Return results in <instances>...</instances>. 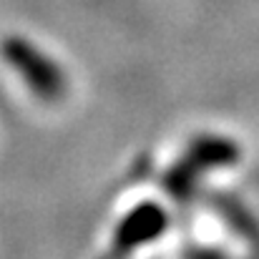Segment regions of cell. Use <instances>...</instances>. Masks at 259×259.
Returning a JSON list of instances; mask_svg holds the SVG:
<instances>
[{
    "label": "cell",
    "instance_id": "7a4b0ae2",
    "mask_svg": "<svg viewBox=\"0 0 259 259\" xmlns=\"http://www.w3.org/2000/svg\"><path fill=\"white\" fill-rule=\"evenodd\" d=\"M234 161H239V146L232 139L211 136V134L196 136L189 144V149L184 154V161L169 171L166 186L171 189L174 194H184L199 179V174L209 171V169L229 166Z\"/></svg>",
    "mask_w": 259,
    "mask_h": 259
},
{
    "label": "cell",
    "instance_id": "3957f363",
    "mask_svg": "<svg viewBox=\"0 0 259 259\" xmlns=\"http://www.w3.org/2000/svg\"><path fill=\"white\" fill-rule=\"evenodd\" d=\"M164 227H166V211L159 204H139L121 219L106 259H123L128 252L154 242L164 232Z\"/></svg>",
    "mask_w": 259,
    "mask_h": 259
},
{
    "label": "cell",
    "instance_id": "6da1fadb",
    "mask_svg": "<svg viewBox=\"0 0 259 259\" xmlns=\"http://www.w3.org/2000/svg\"><path fill=\"white\" fill-rule=\"evenodd\" d=\"M0 51H3V61L13 68V73H18V78L35 98L56 103L66 96L68 91L66 71L35 43H30L23 35H10L3 40Z\"/></svg>",
    "mask_w": 259,
    "mask_h": 259
}]
</instances>
